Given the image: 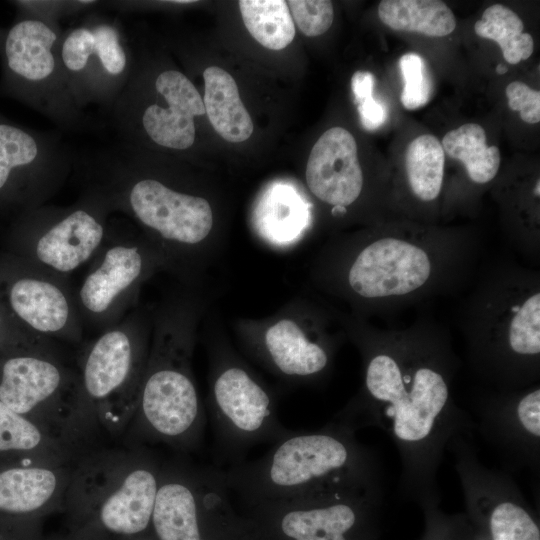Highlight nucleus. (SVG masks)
<instances>
[{"instance_id":"7c9ffc66","label":"nucleus","mask_w":540,"mask_h":540,"mask_svg":"<svg viewBox=\"0 0 540 540\" xmlns=\"http://www.w3.org/2000/svg\"><path fill=\"white\" fill-rule=\"evenodd\" d=\"M404 79L400 96L402 105L415 110L426 105L432 96V80L425 60L416 53H406L399 60Z\"/></svg>"},{"instance_id":"58836bf2","label":"nucleus","mask_w":540,"mask_h":540,"mask_svg":"<svg viewBox=\"0 0 540 540\" xmlns=\"http://www.w3.org/2000/svg\"><path fill=\"white\" fill-rule=\"evenodd\" d=\"M126 540H157L154 535L152 534V532H148L144 535H141V536H138V537H135V538H131V539H126Z\"/></svg>"},{"instance_id":"20e7f679","label":"nucleus","mask_w":540,"mask_h":540,"mask_svg":"<svg viewBox=\"0 0 540 540\" xmlns=\"http://www.w3.org/2000/svg\"><path fill=\"white\" fill-rule=\"evenodd\" d=\"M193 317L186 303L174 302L153 318L138 404L122 436L125 445L161 443L180 452L200 446L206 419L192 371Z\"/></svg>"},{"instance_id":"a211bd4d","label":"nucleus","mask_w":540,"mask_h":540,"mask_svg":"<svg viewBox=\"0 0 540 540\" xmlns=\"http://www.w3.org/2000/svg\"><path fill=\"white\" fill-rule=\"evenodd\" d=\"M508 469L540 473V389L485 400L470 414Z\"/></svg>"},{"instance_id":"412c9836","label":"nucleus","mask_w":540,"mask_h":540,"mask_svg":"<svg viewBox=\"0 0 540 540\" xmlns=\"http://www.w3.org/2000/svg\"><path fill=\"white\" fill-rule=\"evenodd\" d=\"M305 176L309 190L319 200L333 207L352 204L363 186L353 135L342 127L325 131L311 149Z\"/></svg>"},{"instance_id":"ea45409f","label":"nucleus","mask_w":540,"mask_h":540,"mask_svg":"<svg viewBox=\"0 0 540 540\" xmlns=\"http://www.w3.org/2000/svg\"><path fill=\"white\" fill-rule=\"evenodd\" d=\"M508 71V68L504 64H498L496 66V72L500 75L506 73Z\"/></svg>"},{"instance_id":"9d476101","label":"nucleus","mask_w":540,"mask_h":540,"mask_svg":"<svg viewBox=\"0 0 540 540\" xmlns=\"http://www.w3.org/2000/svg\"><path fill=\"white\" fill-rule=\"evenodd\" d=\"M167 261L126 221H109L106 238L74 297L84 330L101 332L136 309L144 282Z\"/></svg>"},{"instance_id":"dca6fc26","label":"nucleus","mask_w":540,"mask_h":540,"mask_svg":"<svg viewBox=\"0 0 540 540\" xmlns=\"http://www.w3.org/2000/svg\"><path fill=\"white\" fill-rule=\"evenodd\" d=\"M209 409L217 438L228 450L275 443L293 432L280 422L270 392L244 365L228 356L215 364Z\"/></svg>"},{"instance_id":"f257e3e1","label":"nucleus","mask_w":540,"mask_h":540,"mask_svg":"<svg viewBox=\"0 0 540 540\" xmlns=\"http://www.w3.org/2000/svg\"><path fill=\"white\" fill-rule=\"evenodd\" d=\"M377 352L365 365L363 391L333 420L355 432L383 431L400 458L399 494L423 509L438 507L437 474L445 450L457 436L476 430L470 415L454 404L445 372L415 356Z\"/></svg>"},{"instance_id":"2eb2a0df","label":"nucleus","mask_w":540,"mask_h":540,"mask_svg":"<svg viewBox=\"0 0 540 540\" xmlns=\"http://www.w3.org/2000/svg\"><path fill=\"white\" fill-rule=\"evenodd\" d=\"M155 88L166 98L167 107L123 92L116 98L108 116L117 141L142 148L154 145L172 151H187L196 140L195 118L205 114L203 99L190 79L178 69L162 67L152 72Z\"/></svg>"},{"instance_id":"4be33fe9","label":"nucleus","mask_w":540,"mask_h":540,"mask_svg":"<svg viewBox=\"0 0 540 540\" xmlns=\"http://www.w3.org/2000/svg\"><path fill=\"white\" fill-rule=\"evenodd\" d=\"M255 350L277 374L293 380L322 374L330 360L327 349L289 318L267 327L256 339Z\"/></svg>"},{"instance_id":"6e6552de","label":"nucleus","mask_w":540,"mask_h":540,"mask_svg":"<svg viewBox=\"0 0 540 540\" xmlns=\"http://www.w3.org/2000/svg\"><path fill=\"white\" fill-rule=\"evenodd\" d=\"M232 495L223 470L163 461L151 532L157 540H259Z\"/></svg>"},{"instance_id":"aec40b11","label":"nucleus","mask_w":540,"mask_h":540,"mask_svg":"<svg viewBox=\"0 0 540 540\" xmlns=\"http://www.w3.org/2000/svg\"><path fill=\"white\" fill-rule=\"evenodd\" d=\"M431 263L420 247L396 238L379 239L366 246L348 273L350 287L365 298L410 293L429 278Z\"/></svg>"},{"instance_id":"c85d7f7f","label":"nucleus","mask_w":540,"mask_h":540,"mask_svg":"<svg viewBox=\"0 0 540 540\" xmlns=\"http://www.w3.org/2000/svg\"><path fill=\"white\" fill-rule=\"evenodd\" d=\"M523 28L520 17L502 4L489 6L474 25L475 33L498 43L504 59L513 65L528 59L534 50V40Z\"/></svg>"},{"instance_id":"4c0bfd02","label":"nucleus","mask_w":540,"mask_h":540,"mask_svg":"<svg viewBox=\"0 0 540 540\" xmlns=\"http://www.w3.org/2000/svg\"><path fill=\"white\" fill-rule=\"evenodd\" d=\"M8 333H6V323H5V316L3 315L1 309H0V345L4 344L8 352H14L17 351L14 348H12L6 341L5 338Z\"/></svg>"},{"instance_id":"1a4fd4ad","label":"nucleus","mask_w":540,"mask_h":540,"mask_svg":"<svg viewBox=\"0 0 540 540\" xmlns=\"http://www.w3.org/2000/svg\"><path fill=\"white\" fill-rule=\"evenodd\" d=\"M62 29L34 18H18L3 41L0 93L37 111L60 132L75 133L88 117L75 102L62 66Z\"/></svg>"},{"instance_id":"72a5a7b5","label":"nucleus","mask_w":540,"mask_h":540,"mask_svg":"<svg viewBox=\"0 0 540 540\" xmlns=\"http://www.w3.org/2000/svg\"><path fill=\"white\" fill-rule=\"evenodd\" d=\"M351 83L363 126L368 130L378 128L384 123L386 112L385 108L372 97L374 76L370 72L358 71L353 75Z\"/></svg>"},{"instance_id":"2f4dec72","label":"nucleus","mask_w":540,"mask_h":540,"mask_svg":"<svg viewBox=\"0 0 540 540\" xmlns=\"http://www.w3.org/2000/svg\"><path fill=\"white\" fill-rule=\"evenodd\" d=\"M293 21L308 37L324 34L332 25L334 9L328 0H290L286 2Z\"/></svg>"},{"instance_id":"423d86ee","label":"nucleus","mask_w":540,"mask_h":540,"mask_svg":"<svg viewBox=\"0 0 540 540\" xmlns=\"http://www.w3.org/2000/svg\"><path fill=\"white\" fill-rule=\"evenodd\" d=\"M0 401L82 453L99 446L103 432L63 355L0 354Z\"/></svg>"},{"instance_id":"f8f14e48","label":"nucleus","mask_w":540,"mask_h":540,"mask_svg":"<svg viewBox=\"0 0 540 540\" xmlns=\"http://www.w3.org/2000/svg\"><path fill=\"white\" fill-rule=\"evenodd\" d=\"M59 53L76 104L109 114L132 64L126 27L115 17L88 11L62 31Z\"/></svg>"},{"instance_id":"39448f33","label":"nucleus","mask_w":540,"mask_h":540,"mask_svg":"<svg viewBox=\"0 0 540 540\" xmlns=\"http://www.w3.org/2000/svg\"><path fill=\"white\" fill-rule=\"evenodd\" d=\"M163 461L147 446H97L74 463L64 510L75 530L121 540L151 531Z\"/></svg>"},{"instance_id":"c756f323","label":"nucleus","mask_w":540,"mask_h":540,"mask_svg":"<svg viewBox=\"0 0 540 540\" xmlns=\"http://www.w3.org/2000/svg\"><path fill=\"white\" fill-rule=\"evenodd\" d=\"M507 343L516 358H537L540 353V294L528 297L516 310L508 329Z\"/></svg>"},{"instance_id":"bb28decb","label":"nucleus","mask_w":540,"mask_h":540,"mask_svg":"<svg viewBox=\"0 0 540 540\" xmlns=\"http://www.w3.org/2000/svg\"><path fill=\"white\" fill-rule=\"evenodd\" d=\"M243 23L251 36L270 50L286 48L295 37V26L286 1L240 0Z\"/></svg>"},{"instance_id":"ddd939ff","label":"nucleus","mask_w":540,"mask_h":540,"mask_svg":"<svg viewBox=\"0 0 540 540\" xmlns=\"http://www.w3.org/2000/svg\"><path fill=\"white\" fill-rule=\"evenodd\" d=\"M110 215L101 198L83 190L70 205L45 204L20 215L17 235L24 261L67 278L99 251Z\"/></svg>"},{"instance_id":"0eeeda50","label":"nucleus","mask_w":540,"mask_h":540,"mask_svg":"<svg viewBox=\"0 0 540 540\" xmlns=\"http://www.w3.org/2000/svg\"><path fill=\"white\" fill-rule=\"evenodd\" d=\"M152 322L139 309L83 343L76 360L83 393L102 432L122 437L135 413Z\"/></svg>"},{"instance_id":"cd10ccee","label":"nucleus","mask_w":540,"mask_h":540,"mask_svg":"<svg viewBox=\"0 0 540 540\" xmlns=\"http://www.w3.org/2000/svg\"><path fill=\"white\" fill-rule=\"evenodd\" d=\"M444 164L445 152L435 136L423 134L408 145L405 155L408 183L422 201H432L440 194Z\"/></svg>"},{"instance_id":"b1692460","label":"nucleus","mask_w":540,"mask_h":540,"mask_svg":"<svg viewBox=\"0 0 540 540\" xmlns=\"http://www.w3.org/2000/svg\"><path fill=\"white\" fill-rule=\"evenodd\" d=\"M203 79L205 114L214 130L232 143L249 139L254 125L234 78L220 67L209 66L203 71Z\"/></svg>"},{"instance_id":"e433bc0d","label":"nucleus","mask_w":540,"mask_h":540,"mask_svg":"<svg viewBox=\"0 0 540 540\" xmlns=\"http://www.w3.org/2000/svg\"><path fill=\"white\" fill-rule=\"evenodd\" d=\"M111 537L92 530H75L73 536L66 540H110Z\"/></svg>"},{"instance_id":"f704fd0d","label":"nucleus","mask_w":540,"mask_h":540,"mask_svg":"<svg viewBox=\"0 0 540 540\" xmlns=\"http://www.w3.org/2000/svg\"><path fill=\"white\" fill-rule=\"evenodd\" d=\"M505 94L509 108L520 113V118L530 124L540 121V92L527 84L514 81L507 85Z\"/></svg>"},{"instance_id":"5701e85b","label":"nucleus","mask_w":540,"mask_h":540,"mask_svg":"<svg viewBox=\"0 0 540 540\" xmlns=\"http://www.w3.org/2000/svg\"><path fill=\"white\" fill-rule=\"evenodd\" d=\"M82 454L0 401V462L67 465Z\"/></svg>"},{"instance_id":"9b49d317","label":"nucleus","mask_w":540,"mask_h":540,"mask_svg":"<svg viewBox=\"0 0 540 540\" xmlns=\"http://www.w3.org/2000/svg\"><path fill=\"white\" fill-rule=\"evenodd\" d=\"M384 491L346 490L244 507L259 540H370Z\"/></svg>"},{"instance_id":"473e14b6","label":"nucleus","mask_w":540,"mask_h":540,"mask_svg":"<svg viewBox=\"0 0 540 540\" xmlns=\"http://www.w3.org/2000/svg\"><path fill=\"white\" fill-rule=\"evenodd\" d=\"M19 14V18H34L48 23L54 27H60L62 17L77 12H88L95 6L97 1H13Z\"/></svg>"},{"instance_id":"7ed1b4c3","label":"nucleus","mask_w":540,"mask_h":540,"mask_svg":"<svg viewBox=\"0 0 540 540\" xmlns=\"http://www.w3.org/2000/svg\"><path fill=\"white\" fill-rule=\"evenodd\" d=\"M224 474L243 506L383 488L376 455L352 428L335 420L318 430L293 431L263 456L236 463Z\"/></svg>"},{"instance_id":"c9c22d12","label":"nucleus","mask_w":540,"mask_h":540,"mask_svg":"<svg viewBox=\"0 0 540 540\" xmlns=\"http://www.w3.org/2000/svg\"><path fill=\"white\" fill-rule=\"evenodd\" d=\"M0 540H32V530H11L0 528Z\"/></svg>"},{"instance_id":"393cba45","label":"nucleus","mask_w":540,"mask_h":540,"mask_svg":"<svg viewBox=\"0 0 540 540\" xmlns=\"http://www.w3.org/2000/svg\"><path fill=\"white\" fill-rule=\"evenodd\" d=\"M382 23L396 31L443 37L456 28L451 9L439 0H383L378 5Z\"/></svg>"},{"instance_id":"f3484780","label":"nucleus","mask_w":540,"mask_h":540,"mask_svg":"<svg viewBox=\"0 0 540 540\" xmlns=\"http://www.w3.org/2000/svg\"><path fill=\"white\" fill-rule=\"evenodd\" d=\"M7 284L6 300L18 325L56 343H84L74 291L66 277L26 261Z\"/></svg>"},{"instance_id":"a878e982","label":"nucleus","mask_w":540,"mask_h":540,"mask_svg":"<svg viewBox=\"0 0 540 540\" xmlns=\"http://www.w3.org/2000/svg\"><path fill=\"white\" fill-rule=\"evenodd\" d=\"M486 132L476 123H466L445 134L441 145L444 152L461 161L472 181L484 184L491 181L500 166V151L486 144Z\"/></svg>"},{"instance_id":"79ce46f5","label":"nucleus","mask_w":540,"mask_h":540,"mask_svg":"<svg viewBox=\"0 0 540 540\" xmlns=\"http://www.w3.org/2000/svg\"><path fill=\"white\" fill-rule=\"evenodd\" d=\"M539 183H540V182L538 181V182H537V185H536V187H535V190H534V192H535V194H536L537 196H539Z\"/></svg>"},{"instance_id":"6ab92c4d","label":"nucleus","mask_w":540,"mask_h":540,"mask_svg":"<svg viewBox=\"0 0 540 540\" xmlns=\"http://www.w3.org/2000/svg\"><path fill=\"white\" fill-rule=\"evenodd\" d=\"M73 465L0 462V528L31 529L41 517L63 511Z\"/></svg>"},{"instance_id":"f03ea898","label":"nucleus","mask_w":540,"mask_h":540,"mask_svg":"<svg viewBox=\"0 0 540 540\" xmlns=\"http://www.w3.org/2000/svg\"><path fill=\"white\" fill-rule=\"evenodd\" d=\"M72 175L111 214L131 217L167 264L189 258L212 231L209 201L160 176L142 148L117 141L76 150Z\"/></svg>"},{"instance_id":"a19ab883","label":"nucleus","mask_w":540,"mask_h":540,"mask_svg":"<svg viewBox=\"0 0 540 540\" xmlns=\"http://www.w3.org/2000/svg\"><path fill=\"white\" fill-rule=\"evenodd\" d=\"M7 30L0 29V52L2 49L3 41Z\"/></svg>"},{"instance_id":"4468645a","label":"nucleus","mask_w":540,"mask_h":540,"mask_svg":"<svg viewBox=\"0 0 540 540\" xmlns=\"http://www.w3.org/2000/svg\"><path fill=\"white\" fill-rule=\"evenodd\" d=\"M75 152L59 130L27 128L0 114V207L22 215L47 204L72 175Z\"/></svg>"}]
</instances>
